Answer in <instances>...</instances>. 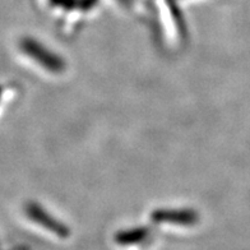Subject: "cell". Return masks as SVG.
<instances>
[{"instance_id":"cell-2","label":"cell","mask_w":250,"mask_h":250,"mask_svg":"<svg viewBox=\"0 0 250 250\" xmlns=\"http://www.w3.org/2000/svg\"><path fill=\"white\" fill-rule=\"evenodd\" d=\"M153 218L156 221H178V222H190L194 220V214L189 211H158L155 212Z\"/></svg>"},{"instance_id":"cell-1","label":"cell","mask_w":250,"mask_h":250,"mask_svg":"<svg viewBox=\"0 0 250 250\" xmlns=\"http://www.w3.org/2000/svg\"><path fill=\"white\" fill-rule=\"evenodd\" d=\"M23 49H26L27 54L36 59L39 64L45 66L46 69L51 72H62L64 69V62L59 56L51 54L36 41H26V43H23Z\"/></svg>"}]
</instances>
